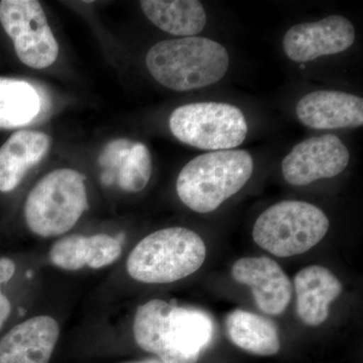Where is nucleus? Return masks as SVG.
<instances>
[{"label": "nucleus", "mask_w": 363, "mask_h": 363, "mask_svg": "<svg viewBox=\"0 0 363 363\" xmlns=\"http://www.w3.org/2000/svg\"><path fill=\"white\" fill-rule=\"evenodd\" d=\"M253 159L243 150H217L196 157L179 174L176 189L184 204L209 213L245 187L253 173Z\"/></svg>", "instance_id": "7ed1b4c3"}, {"label": "nucleus", "mask_w": 363, "mask_h": 363, "mask_svg": "<svg viewBox=\"0 0 363 363\" xmlns=\"http://www.w3.org/2000/svg\"><path fill=\"white\" fill-rule=\"evenodd\" d=\"M354 40L355 28L351 21L344 16H331L292 26L284 37L283 48L289 59L306 63L346 51Z\"/></svg>", "instance_id": "9d476101"}, {"label": "nucleus", "mask_w": 363, "mask_h": 363, "mask_svg": "<svg viewBox=\"0 0 363 363\" xmlns=\"http://www.w3.org/2000/svg\"><path fill=\"white\" fill-rule=\"evenodd\" d=\"M0 23L25 65L45 69L58 58V42L39 1L4 0L0 2Z\"/></svg>", "instance_id": "6e6552de"}, {"label": "nucleus", "mask_w": 363, "mask_h": 363, "mask_svg": "<svg viewBox=\"0 0 363 363\" xmlns=\"http://www.w3.org/2000/svg\"><path fill=\"white\" fill-rule=\"evenodd\" d=\"M229 55L207 38L167 40L150 48L147 69L160 84L174 91H190L219 82L229 68Z\"/></svg>", "instance_id": "f03ea898"}, {"label": "nucleus", "mask_w": 363, "mask_h": 363, "mask_svg": "<svg viewBox=\"0 0 363 363\" xmlns=\"http://www.w3.org/2000/svg\"><path fill=\"white\" fill-rule=\"evenodd\" d=\"M51 147V138L44 133L20 130L0 147V192L13 191L28 169L39 164Z\"/></svg>", "instance_id": "f3484780"}, {"label": "nucleus", "mask_w": 363, "mask_h": 363, "mask_svg": "<svg viewBox=\"0 0 363 363\" xmlns=\"http://www.w3.org/2000/svg\"><path fill=\"white\" fill-rule=\"evenodd\" d=\"M59 338L60 326L54 318H30L0 340V363H49Z\"/></svg>", "instance_id": "f8f14e48"}, {"label": "nucleus", "mask_w": 363, "mask_h": 363, "mask_svg": "<svg viewBox=\"0 0 363 363\" xmlns=\"http://www.w3.org/2000/svg\"><path fill=\"white\" fill-rule=\"evenodd\" d=\"M296 114L301 123L313 130L360 128L363 99L339 91H316L298 102Z\"/></svg>", "instance_id": "ddd939ff"}, {"label": "nucleus", "mask_w": 363, "mask_h": 363, "mask_svg": "<svg viewBox=\"0 0 363 363\" xmlns=\"http://www.w3.org/2000/svg\"><path fill=\"white\" fill-rule=\"evenodd\" d=\"M16 272V264L9 257L0 259V329L4 327L11 312V301L1 292V286L11 281Z\"/></svg>", "instance_id": "412c9836"}, {"label": "nucleus", "mask_w": 363, "mask_h": 363, "mask_svg": "<svg viewBox=\"0 0 363 363\" xmlns=\"http://www.w3.org/2000/svg\"><path fill=\"white\" fill-rule=\"evenodd\" d=\"M213 335L207 313L159 298L140 306L133 320L135 342L164 363L197 362Z\"/></svg>", "instance_id": "f257e3e1"}, {"label": "nucleus", "mask_w": 363, "mask_h": 363, "mask_svg": "<svg viewBox=\"0 0 363 363\" xmlns=\"http://www.w3.org/2000/svg\"><path fill=\"white\" fill-rule=\"evenodd\" d=\"M99 164L105 169L102 182L106 185L116 182L124 192H140L152 177V156L147 145L125 138L109 143L100 155Z\"/></svg>", "instance_id": "4468645a"}, {"label": "nucleus", "mask_w": 363, "mask_h": 363, "mask_svg": "<svg viewBox=\"0 0 363 363\" xmlns=\"http://www.w3.org/2000/svg\"><path fill=\"white\" fill-rule=\"evenodd\" d=\"M42 109L35 86L21 79L0 77V128H16L32 123Z\"/></svg>", "instance_id": "aec40b11"}, {"label": "nucleus", "mask_w": 363, "mask_h": 363, "mask_svg": "<svg viewBox=\"0 0 363 363\" xmlns=\"http://www.w3.org/2000/svg\"><path fill=\"white\" fill-rule=\"evenodd\" d=\"M329 219L319 207L288 200L267 208L253 226L252 238L262 250L279 257L303 255L328 233Z\"/></svg>", "instance_id": "423d86ee"}, {"label": "nucleus", "mask_w": 363, "mask_h": 363, "mask_svg": "<svg viewBox=\"0 0 363 363\" xmlns=\"http://www.w3.org/2000/svg\"><path fill=\"white\" fill-rule=\"evenodd\" d=\"M297 296V313L308 326H319L329 317V307L342 292V284L329 269L309 266L301 269L294 279Z\"/></svg>", "instance_id": "dca6fc26"}, {"label": "nucleus", "mask_w": 363, "mask_h": 363, "mask_svg": "<svg viewBox=\"0 0 363 363\" xmlns=\"http://www.w3.org/2000/svg\"><path fill=\"white\" fill-rule=\"evenodd\" d=\"M88 208L85 176L76 169H57L45 175L26 198V225L40 238L70 231Z\"/></svg>", "instance_id": "39448f33"}, {"label": "nucleus", "mask_w": 363, "mask_h": 363, "mask_svg": "<svg viewBox=\"0 0 363 363\" xmlns=\"http://www.w3.org/2000/svg\"><path fill=\"white\" fill-rule=\"evenodd\" d=\"M130 363H164L159 358H152V359H145L142 360V362H130Z\"/></svg>", "instance_id": "4be33fe9"}, {"label": "nucleus", "mask_w": 363, "mask_h": 363, "mask_svg": "<svg viewBox=\"0 0 363 363\" xmlns=\"http://www.w3.org/2000/svg\"><path fill=\"white\" fill-rule=\"evenodd\" d=\"M235 281L252 289L255 304L264 314H283L292 298L293 286L278 262L267 257H243L233 264Z\"/></svg>", "instance_id": "9b49d317"}, {"label": "nucleus", "mask_w": 363, "mask_h": 363, "mask_svg": "<svg viewBox=\"0 0 363 363\" xmlns=\"http://www.w3.org/2000/svg\"><path fill=\"white\" fill-rule=\"evenodd\" d=\"M350 159V150L342 140L328 133L298 143L283 160L281 172L286 183L300 187L338 176Z\"/></svg>", "instance_id": "1a4fd4ad"}, {"label": "nucleus", "mask_w": 363, "mask_h": 363, "mask_svg": "<svg viewBox=\"0 0 363 363\" xmlns=\"http://www.w3.org/2000/svg\"><path fill=\"white\" fill-rule=\"evenodd\" d=\"M172 133L180 142L200 150L238 147L247 135L245 114L222 102H198L178 107L169 117Z\"/></svg>", "instance_id": "0eeeda50"}, {"label": "nucleus", "mask_w": 363, "mask_h": 363, "mask_svg": "<svg viewBox=\"0 0 363 363\" xmlns=\"http://www.w3.org/2000/svg\"><path fill=\"white\" fill-rule=\"evenodd\" d=\"M206 259V245L194 231L171 227L140 240L126 260L128 274L145 284H169L197 272Z\"/></svg>", "instance_id": "20e7f679"}, {"label": "nucleus", "mask_w": 363, "mask_h": 363, "mask_svg": "<svg viewBox=\"0 0 363 363\" xmlns=\"http://www.w3.org/2000/svg\"><path fill=\"white\" fill-rule=\"evenodd\" d=\"M123 252L121 241L108 234H71L60 238L50 250L52 264L64 271L88 267L99 269L116 262Z\"/></svg>", "instance_id": "2eb2a0df"}, {"label": "nucleus", "mask_w": 363, "mask_h": 363, "mask_svg": "<svg viewBox=\"0 0 363 363\" xmlns=\"http://www.w3.org/2000/svg\"><path fill=\"white\" fill-rule=\"evenodd\" d=\"M140 6L155 26L169 35L194 37L206 26V11L197 0H143Z\"/></svg>", "instance_id": "a211bd4d"}, {"label": "nucleus", "mask_w": 363, "mask_h": 363, "mask_svg": "<svg viewBox=\"0 0 363 363\" xmlns=\"http://www.w3.org/2000/svg\"><path fill=\"white\" fill-rule=\"evenodd\" d=\"M226 330L231 342L259 357H272L281 350L278 327L255 313L235 310L226 318Z\"/></svg>", "instance_id": "6ab92c4d"}]
</instances>
